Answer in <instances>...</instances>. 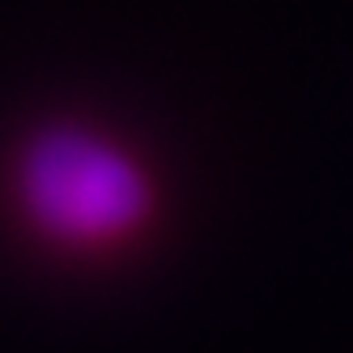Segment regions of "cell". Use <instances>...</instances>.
I'll return each mask as SVG.
<instances>
[{"mask_svg":"<svg viewBox=\"0 0 353 353\" xmlns=\"http://www.w3.org/2000/svg\"><path fill=\"white\" fill-rule=\"evenodd\" d=\"M9 200L39 243L98 256L149 230L158 179L115 132L85 119H52L13 149Z\"/></svg>","mask_w":353,"mask_h":353,"instance_id":"6da1fadb","label":"cell"}]
</instances>
